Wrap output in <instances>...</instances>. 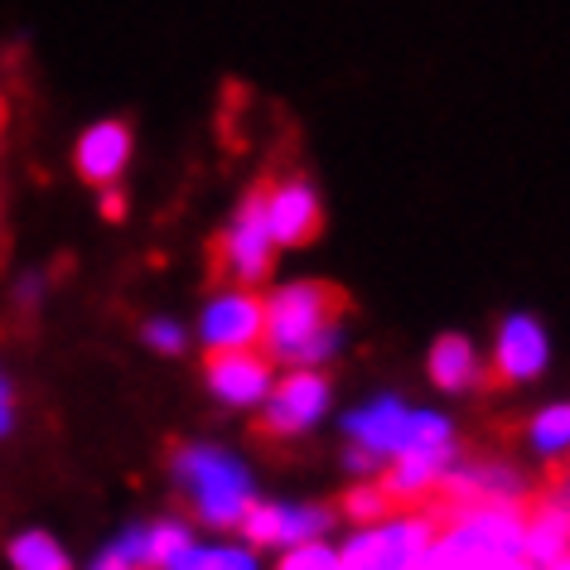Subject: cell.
Segmentation results:
<instances>
[{
  "mask_svg": "<svg viewBox=\"0 0 570 570\" xmlns=\"http://www.w3.org/2000/svg\"><path fill=\"white\" fill-rule=\"evenodd\" d=\"M344 291L324 281H295L281 285L266 301V330L262 344L271 353V363H291V367H320L338 353V324H344Z\"/></svg>",
  "mask_w": 570,
  "mask_h": 570,
  "instance_id": "obj_1",
  "label": "cell"
},
{
  "mask_svg": "<svg viewBox=\"0 0 570 570\" xmlns=\"http://www.w3.org/2000/svg\"><path fill=\"white\" fill-rule=\"evenodd\" d=\"M348 435V469H382V460H396V454H416V450H460L454 445V425L440 416V411H411L396 396H382V402L353 411L344 421Z\"/></svg>",
  "mask_w": 570,
  "mask_h": 570,
  "instance_id": "obj_2",
  "label": "cell"
},
{
  "mask_svg": "<svg viewBox=\"0 0 570 570\" xmlns=\"http://www.w3.org/2000/svg\"><path fill=\"white\" fill-rule=\"evenodd\" d=\"M175 483H179V493L194 503L198 522L218 527V532L237 527L242 512L252 508V474L227 450L179 445L175 450Z\"/></svg>",
  "mask_w": 570,
  "mask_h": 570,
  "instance_id": "obj_3",
  "label": "cell"
},
{
  "mask_svg": "<svg viewBox=\"0 0 570 570\" xmlns=\"http://www.w3.org/2000/svg\"><path fill=\"white\" fill-rule=\"evenodd\" d=\"M440 522H445V512L440 503L431 508H411L402 518H382V522H367L358 537L348 541L344 551V570H411L425 556V547L435 541Z\"/></svg>",
  "mask_w": 570,
  "mask_h": 570,
  "instance_id": "obj_4",
  "label": "cell"
},
{
  "mask_svg": "<svg viewBox=\"0 0 570 570\" xmlns=\"http://www.w3.org/2000/svg\"><path fill=\"white\" fill-rule=\"evenodd\" d=\"M271 262H276V237H271V218H266V184H256L233 213L227 233L218 237V271H227L242 285H256L266 281Z\"/></svg>",
  "mask_w": 570,
  "mask_h": 570,
  "instance_id": "obj_5",
  "label": "cell"
},
{
  "mask_svg": "<svg viewBox=\"0 0 570 570\" xmlns=\"http://www.w3.org/2000/svg\"><path fill=\"white\" fill-rule=\"evenodd\" d=\"M262 406H266L262 435H271V440L305 435L309 425H320L324 411H330V377H324L320 367H291L281 382H271Z\"/></svg>",
  "mask_w": 570,
  "mask_h": 570,
  "instance_id": "obj_6",
  "label": "cell"
},
{
  "mask_svg": "<svg viewBox=\"0 0 570 570\" xmlns=\"http://www.w3.org/2000/svg\"><path fill=\"white\" fill-rule=\"evenodd\" d=\"M262 330H266V301L252 295V285H233V291L213 295L208 309H204V324H198L208 353L256 348L262 344Z\"/></svg>",
  "mask_w": 570,
  "mask_h": 570,
  "instance_id": "obj_7",
  "label": "cell"
},
{
  "mask_svg": "<svg viewBox=\"0 0 570 570\" xmlns=\"http://www.w3.org/2000/svg\"><path fill=\"white\" fill-rule=\"evenodd\" d=\"M334 527L330 508H295V503H256L242 512L237 532L256 547H301V541H324Z\"/></svg>",
  "mask_w": 570,
  "mask_h": 570,
  "instance_id": "obj_8",
  "label": "cell"
},
{
  "mask_svg": "<svg viewBox=\"0 0 570 570\" xmlns=\"http://www.w3.org/2000/svg\"><path fill=\"white\" fill-rule=\"evenodd\" d=\"M266 218H271L276 247H305V242H315L320 223H324L315 184H309L305 175L266 179Z\"/></svg>",
  "mask_w": 570,
  "mask_h": 570,
  "instance_id": "obj_9",
  "label": "cell"
},
{
  "mask_svg": "<svg viewBox=\"0 0 570 570\" xmlns=\"http://www.w3.org/2000/svg\"><path fill=\"white\" fill-rule=\"evenodd\" d=\"M271 382H276L271 353H256V348L208 353V387L218 392V402H227V406H262Z\"/></svg>",
  "mask_w": 570,
  "mask_h": 570,
  "instance_id": "obj_10",
  "label": "cell"
},
{
  "mask_svg": "<svg viewBox=\"0 0 570 570\" xmlns=\"http://www.w3.org/2000/svg\"><path fill=\"white\" fill-rule=\"evenodd\" d=\"M131 150H136V136L126 121H92L73 146V169H78V179L107 189V184H117L126 175Z\"/></svg>",
  "mask_w": 570,
  "mask_h": 570,
  "instance_id": "obj_11",
  "label": "cell"
},
{
  "mask_svg": "<svg viewBox=\"0 0 570 570\" xmlns=\"http://www.w3.org/2000/svg\"><path fill=\"white\" fill-rule=\"evenodd\" d=\"M541 367H547V334H541V324L532 315H512L498 330L493 373L503 382H532Z\"/></svg>",
  "mask_w": 570,
  "mask_h": 570,
  "instance_id": "obj_12",
  "label": "cell"
},
{
  "mask_svg": "<svg viewBox=\"0 0 570 570\" xmlns=\"http://www.w3.org/2000/svg\"><path fill=\"white\" fill-rule=\"evenodd\" d=\"M570 551V512L556 498H537L527 503V522H522V556L537 566H551L556 556Z\"/></svg>",
  "mask_w": 570,
  "mask_h": 570,
  "instance_id": "obj_13",
  "label": "cell"
},
{
  "mask_svg": "<svg viewBox=\"0 0 570 570\" xmlns=\"http://www.w3.org/2000/svg\"><path fill=\"white\" fill-rule=\"evenodd\" d=\"M425 373H431L435 387L464 392V387H474L479 382V353H474V344H469L464 334H440L431 358H425Z\"/></svg>",
  "mask_w": 570,
  "mask_h": 570,
  "instance_id": "obj_14",
  "label": "cell"
},
{
  "mask_svg": "<svg viewBox=\"0 0 570 570\" xmlns=\"http://www.w3.org/2000/svg\"><path fill=\"white\" fill-rule=\"evenodd\" d=\"M10 566L16 570H73L68 551L49 532H20L10 541Z\"/></svg>",
  "mask_w": 570,
  "mask_h": 570,
  "instance_id": "obj_15",
  "label": "cell"
},
{
  "mask_svg": "<svg viewBox=\"0 0 570 570\" xmlns=\"http://www.w3.org/2000/svg\"><path fill=\"white\" fill-rule=\"evenodd\" d=\"M165 570H256V556L242 547H189Z\"/></svg>",
  "mask_w": 570,
  "mask_h": 570,
  "instance_id": "obj_16",
  "label": "cell"
},
{
  "mask_svg": "<svg viewBox=\"0 0 570 570\" xmlns=\"http://www.w3.org/2000/svg\"><path fill=\"white\" fill-rule=\"evenodd\" d=\"M532 450L547 454V460H556V454L570 450V402H556L547 411H537V421H532Z\"/></svg>",
  "mask_w": 570,
  "mask_h": 570,
  "instance_id": "obj_17",
  "label": "cell"
},
{
  "mask_svg": "<svg viewBox=\"0 0 570 570\" xmlns=\"http://www.w3.org/2000/svg\"><path fill=\"white\" fill-rule=\"evenodd\" d=\"M344 512L353 522H382V518H392L396 512V503L387 498V489H382V483H358V489H353L348 498H344Z\"/></svg>",
  "mask_w": 570,
  "mask_h": 570,
  "instance_id": "obj_18",
  "label": "cell"
},
{
  "mask_svg": "<svg viewBox=\"0 0 570 570\" xmlns=\"http://www.w3.org/2000/svg\"><path fill=\"white\" fill-rule=\"evenodd\" d=\"M189 547H194V537H189L184 522H155L150 527V570H165L179 551H189Z\"/></svg>",
  "mask_w": 570,
  "mask_h": 570,
  "instance_id": "obj_19",
  "label": "cell"
},
{
  "mask_svg": "<svg viewBox=\"0 0 570 570\" xmlns=\"http://www.w3.org/2000/svg\"><path fill=\"white\" fill-rule=\"evenodd\" d=\"M276 570H344V556L324 541H301V547L285 551V561Z\"/></svg>",
  "mask_w": 570,
  "mask_h": 570,
  "instance_id": "obj_20",
  "label": "cell"
},
{
  "mask_svg": "<svg viewBox=\"0 0 570 570\" xmlns=\"http://www.w3.org/2000/svg\"><path fill=\"white\" fill-rule=\"evenodd\" d=\"M140 338H146L150 348H160V353H179L184 348V324H175V320H146V330H140Z\"/></svg>",
  "mask_w": 570,
  "mask_h": 570,
  "instance_id": "obj_21",
  "label": "cell"
},
{
  "mask_svg": "<svg viewBox=\"0 0 570 570\" xmlns=\"http://www.w3.org/2000/svg\"><path fill=\"white\" fill-rule=\"evenodd\" d=\"M111 556L126 561V566H146L150 570V527H131V532L111 547Z\"/></svg>",
  "mask_w": 570,
  "mask_h": 570,
  "instance_id": "obj_22",
  "label": "cell"
},
{
  "mask_svg": "<svg viewBox=\"0 0 570 570\" xmlns=\"http://www.w3.org/2000/svg\"><path fill=\"white\" fill-rule=\"evenodd\" d=\"M102 213H107V218H121V213H126V198L117 194V184H107V194H102Z\"/></svg>",
  "mask_w": 570,
  "mask_h": 570,
  "instance_id": "obj_23",
  "label": "cell"
},
{
  "mask_svg": "<svg viewBox=\"0 0 570 570\" xmlns=\"http://www.w3.org/2000/svg\"><path fill=\"white\" fill-rule=\"evenodd\" d=\"M10 416H16V402H10V387H6V377H0V435L10 431Z\"/></svg>",
  "mask_w": 570,
  "mask_h": 570,
  "instance_id": "obj_24",
  "label": "cell"
},
{
  "mask_svg": "<svg viewBox=\"0 0 570 570\" xmlns=\"http://www.w3.org/2000/svg\"><path fill=\"white\" fill-rule=\"evenodd\" d=\"M547 498H556V503H561V508L570 512V474H561V479H556V483H551V493H547Z\"/></svg>",
  "mask_w": 570,
  "mask_h": 570,
  "instance_id": "obj_25",
  "label": "cell"
},
{
  "mask_svg": "<svg viewBox=\"0 0 570 570\" xmlns=\"http://www.w3.org/2000/svg\"><path fill=\"white\" fill-rule=\"evenodd\" d=\"M97 570H146V566H126V561H117V556H102V561H97Z\"/></svg>",
  "mask_w": 570,
  "mask_h": 570,
  "instance_id": "obj_26",
  "label": "cell"
},
{
  "mask_svg": "<svg viewBox=\"0 0 570 570\" xmlns=\"http://www.w3.org/2000/svg\"><path fill=\"white\" fill-rule=\"evenodd\" d=\"M0 117H6V107H0Z\"/></svg>",
  "mask_w": 570,
  "mask_h": 570,
  "instance_id": "obj_27",
  "label": "cell"
}]
</instances>
